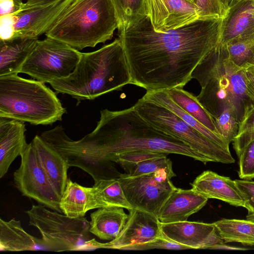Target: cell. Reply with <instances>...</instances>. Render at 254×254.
<instances>
[{
  "label": "cell",
  "mask_w": 254,
  "mask_h": 254,
  "mask_svg": "<svg viewBox=\"0 0 254 254\" xmlns=\"http://www.w3.org/2000/svg\"><path fill=\"white\" fill-rule=\"evenodd\" d=\"M213 223L225 243L237 242L254 246V221L223 218Z\"/></svg>",
  "instance_id": "obj_28"
},
{
  "label": "cell",
  "mask_w": 254,
  "mask_h": 254,
  "mask_svg": "<svg viewBox=\"0 0 254 254\" xmlns=\"http://www.w3.org/2000/svg\"><path fill=\"white\" fill-rule=\"evenodd\" d=\"M25 213L29 225L37 228L48 251L89 250L90 225L86 218H71L41 204H33Z\"/></svg>",
  "instance_id": "obj_8"
},
{
  "label": "cell",
  "mask_w": 254,
  "mask_h": 254,
  "mask_svg": "<svg viewBox=\"0 0 254 254\" xmlns=\"http://www.w3.org/2000/svg\"><path fill=\"white\" fill-rule=\"evenodd\" d=\"M142 14L155 31L162 32L201 19L199 9L190 0H143Z\"/></svg>",
  "instance_id": "obj_12"
},
{
  "label": "cell",
  "mask_w": 254,
  "mask_h": 254,
  "mask_svg": "<svg viewBox=\"0 0 254 254\" xmlns=\"http://www.w3.org/2000/svg\"><path fill=\"white\" fill-rule=\"evenodd\" d=\"M73 143L99 167L111 172L116 171L111 161L115 155L134 150L176 154L204 164L209 162L182 141L154 129L132 107L119 111L101 110L95 128Z\"/></svg>",
  "instance_id": "obj_2"
},
{
  "label": "cell",
  "mask_w": 254,
  "mask_h": 254,
  "mask_svg": "<svg viewBox=\"0 0 254 254\" xmlns=\"http://www.w3.org/2000/svg\"><path fill=\"white\" fill-rule=\"evenodd\" d=\"M113 1L119 19V26L131 21L138 14H142L143 0H113Z\"/></svg>",
  "instance_id": "obj_33"
},
{
  "label": "cell",
  "mask_w": 254,
  "mask_h": 254,
  "mask_svg": "<svg viewBox=\"0 0 254 254\" xmlns=\"http://www.w3.org/2000/svg\"><path fill=\"white\" fill-rule=\"evenodd\" d=\"M175 176L174 172L162 169L139 175L121 174L118 179L132 208L147 212L158 218L162 207L177 189L171 181Z\"/></svg>",
  "instance_id": "obj_10"
},
{
  "label": "cell",
  "mask_w": 254,
  "mask_h": 254,
  "mask_svg": "<svg viewBox=\"0 0 254 254\" xmlns=\"http://www.w3.org/2000/svg\"><path fill=\"white\" fill-rule=\"evenodd\" d=\"M254 33V1L233 0L223 19L221 44Z\"/></svg>",
  "instance_id": "obj_17"
},
{
  "label": "cell",
  "mask_w": 254,
  "mask_h": 254,
  "mask_svg": "<svg viewBox=\"0 0 254 254\" xmlns=\"http://www.w3.org/2000/svg\"><path fill=\"white\" fill-rule=\"evenodd\" d=\"M94 209L119 207L133 208L127 200L118 178L100 180L91 187Z\"/></svg>",
  "instance_id": "obj_25"
},
{
  "label": "cell",
  "mask_w": 254,
  "mask_h": 254,
  "mask_svg": "<svg viewBox=\"0 0 254 254\" xmlns=\"http://www.w3.org/2000/svg\"><path fill=\"white\" fill-rule=\"evenodd\" d=\"M60 207L63 213L71 218H80L93 209L91 187L82 186L68 178L61 197Z\"/></svg>",
  "instance_id": "obj_24"
},
{
  "label": "cell",
  "mask_w": 254,
  "mask_h": 254,
  "mask_svg": "<svg viewBox=\"0 0 254 254\" xmlns=\"http://www.w3.org/2000/svg\"></svg>",
  "instance_id": "obj_47"
},
{
  "label": "cell",
  "mask_w": 254,
  "mask_h": 254,
  "mask_svg": "<svg viewBox=\"0 0 254 254\" xmlns=\"http://www.w3.org/2000/svg\"><path fill=\"white\" fill-rule=\"evenodd\" d=\"M254 140V106H252L239 123L237 135L232 141L237 155L251 141Z\"/></svg>",
  "instance_id": "obj_31"
},
{
  "label": "cell",
  "mask_w": 254,
  "mask_h": 254,
  "mask_svg": "<svg viewBox=\"0 0 254 254\" xmlns=\"http://www.w3.org/2000/svg\"><path fill=\"white\" fill-rule=\"evenodd\" d=\"M144 96L169 109L208 139L224 148L230 150V143L222 136L212 131L184 111L170 98L165 90L146 91Z\"/></svg>",
  "instance_id": "obj_26"
},
{
  "label": "cell",
  "mask_w": 254,
  "mask_h": 254,
  "mask_svg": "<svg viewBox=\"0 0 254 254\" xmlns=\"http://www.w3.org/2000/svg\"><path fill=\"white\" fill-rule=\"evenodd\" d=\"M81 54L64 42L46 37L43 40H37L20 72L45 83H50L69 75Z\"/></svg>",
  "instance_id": "obj_9"
},
{
  "label": "cell",
  "mask_w": 254,
  "mask_h": 254,
  "mask_svg": "<svg viewBox=\"0 0 254 254\" xmlns=\"http://www.w3.org/2000/svg\"><path fill=\"white\" fill-rule=\"evenodd\" d=\"M90 218V233L101 240H112L123 229L128 215L122 207H102L91 213Z\"/></svg>",
  "instance_id": "obj_23"
},
{
  "label": "cell",
  "mask_w": 254,
  "mask_h": 254,
  "mask_svg": "<svg viewBox=\"0 0 254 254\" xmlns=\"http://www.w3.org/2000/svg\"><path fill=\"white\" fill-rule=\"evenodd\" d=\"M119 24L113 0H74L45 34L81 50L111 39Z\"/></svg>",
  "instance_id": "obj_5"
},
{
  "label": "cell",
  "mask_w": 254,
  "mask_h": 254,
  "mask_svg": "<svg viewBox=\"0 0 254 254\" xmlns=\"http://www.w3.org/2000/svg\"><path fill=\"white\" fill-rule=\"evenodd\" d=\"M196 192L205 197L220 200L230 205L246 208L245 199L235 180L211 171H205L190 184Z\"/></svg>",
  "instance_id": "obj_16"
},
{
  "label": "cell",
  "mask_w": 254,
  "mask_h": 254,
  "mask_svg": "<svg viewBox=\"0 0 254 254\" xmlns=\"http://www.w3.org/2000/svg\"><path fill=\"white\" fill-rule=\"evenodd\" d=\"M208 249L210 250H238L244 251L247 250V249L234 247L231 246L227 245L225 243L216 244L213 245L209 247Z\"/></svg>",
  "instance_id": "obj_43"
},
{
  "label": "cell",
  "mask_w": 254,
  "mask_h": 254,
  "mask_svg": "<svg viewBox=\"0 0 254 254\" xmlns=\"http://www.w3.org/2000/svg\"><path fill=\"white\" fill-rule=\"evenodd\" d=\"M123 169L131 176L151 173L162 169L174 172L172 161L167 155L148 159Z\"/></svg>",
  "instance_id": "obj_30"
},
{
  "label": "cell",
  "mask_w": 254,
  "mask_h": 254,
  "mask_svg": "<svg viewBox=\"0 0 254 254\" xmlns=\"http://www.w3.org/2000/svg\"><path fill=\"white\" fill-rule=\"evenodd\" d=\"M227 12L233 0H219Z\"/></svg>",
  "instance_id": "obj_44"
},
{
  "label": "cell",
  "mask_w": 254,
  "mask_h": 254,
  "mask_svg": "<svg viewBox=\"0 0 254 254\" xmlns=\"http://www.w3.org/2000/svg\"><path fill=\"white\" fill-rule=\"evenodd\" d=\"M244 68L246 92L254 103V65H248Z\"/></svg>",
  "instance_id": "obj_40"
},
{
  "label": "cell",
  "mask_w": 254,
  "mask_h": 254,
  "mask_svg": "<svg viewBox=\"0 0 254 254\" xmlns=\"http://www.w3.org/2000/svg\"><path fill=\"white\" fill-rule=\"evenodd\" d=\"M132 108L154 129L182 141L208 162L223 164L235 162L230 150L213 142L162 105L143 96Z\"/></svg>",
  "instance_id": "obj_7"
},
{
  "label": "cell",
  "mask_w": 254,
  "mask_h": 254,
  "mask_svg": "<svg viewBox=\"0 0 254 254\" xmlns=\"http://www.w3.org/2000/svg\"><path fill=\"white\" fill-rule=\"evenodd\" d=\"M252 0L254 1V0Z\"/></svg>",
  "instance_id": "obj_46"
},
{
  "label": "cell",
  "mask_w": 254,
  "mask_h": 254,
  "mask_svg": "<svg viewBox=\"0 0 254 254\" xmlns=\"http://www.w3.org/2000/svg\"><path fill=\"white\" fill-rule=\"evenodd\" d=\"M59 0H27L22 3L25 6H39L52 4Z\"/></svg>",
  "instance_id": "obj_42"
},
{
  "label": "cell",
  "mask_w": 254,
  "mask_h": 254,
  "mask_svg": "<svg viewBox=\"0 0 254 254\" xmlns=\"http://www.w3.org/2000/svg\"><path fill=\"white\" fill-rule=\"evenodd\" d=\"M225 46L229 59L239 67L254 65V33L232 41Z\"/></svg>",
  "instance_id": "obj_29"
},
{
  "label": "cell",
  "mask_w": 254,
  "mask_h": 254,
  "mask_svg": "<svg viewBox=\"0 0 254 254\" xmlns=\"http://www.w3.org/2000/svg\"><path fill=\"white\" fill-rule=\"evenodd\" d=\"M20 0H0V16L12 13L19 8Z\"/></svg>",
  "instance_id": "obj_41"
},
{
  "label": "cell",
  "mask_w": 254,
  "mask_h": 254,
  "mask_svg": "<svg viewBox=\"0 0 254 254\" xmlns=\"http://www.w3.org/2000/svg\"><path fill=\"white\" fill-rule=\"evenodd\" d=\"M191 77L201 86L197 100L213 119L231 109L240 123L254 106L246 92L244 68L230 60L221 43L198 64Z\"/></svg>",
  "instance_id": "obj_4"
},
{
  "label": "cell",
  "mask_w": 254,
  "mask_h": 254,
  "mask_svg": "<svg viewBox=\"0 0 254 254\" xmlns=\"http://www.w3.org/2000/svg\"><path fill=\"white\" fill-rule=\"evenodd\" d=\"M129 211L128 218L120 234L110 242L102 243L93 238L88 241L89 250L110 249L122 250L135 244L150 241L163 234L159 219L136 208Z\"/></svg>",
  "instance_id": "obj_13"
},
{
  "label": "cell",
  "mask_w": 254,
  "mask_h": 254,
  "mask_svg": "<svg viewBox=\"0 0 254 254\" xmlns=\"http://www.w3.org/2000/svg\"><path fill=\"white\" fill-rule=\"evenodd\" d=\"M19 167L13 173L14 184L22 195L60 213L61 196L42 168L31 142L20 156Z\"/></svg>",
  "instance_id": "obj_11"
},
{
  "label": "cell",
  "mask_w": 254,
  "mask_h": 254,
  "mask_svg": "<svg viewBox=\"0 0 254 254\" xmlns=\"http://www.w3.org/2000/svg\"><path fill=\"white\" fill-rule=\"evenodd\" d=\"M41 165L57 192L62 196L66 184L69 168L62 155L40 136L31 141Z\"/></svg>",
  "instance_id": "obj_20"
},
{
  "label": "cell",
  "mask_w": 254,
  "mask_h": 254,
  "mask_svg": "<svg viewBox=\"0 0 254 254\" xmlns=\"http://www.w3.org/2000/svg\"><path fill=\"white\" fill-rule=\"evenodd\" d=\"M38 38L0 40V76L17 74L33 50Z\"/></svg>",
  "instance_id": "obj_22"
},
{
  "label": "cell",
  "mask_w": 254,
  "mask_h": 254,
  "mask_svg": "<svg viewBox=\"0 0 254 254\" xmlns=\"http://www.w3.org/2000/svg\"><path fill=\"white\" fill-rule=\"evenodd\" d=\"M208 198L193 189L177 188L162 207L158 215L160 222L168 223L187 221L207 203Z\"/></svg>",
  "instance_id": "obj_19"
},
{
  "label": "cell",
  "mask_w": 254,
  "mask_h": 254,
  "mask_svg": "<svg viewBox=\"0 0 254 254\" xmlns=\"http://www.w3.org/2000/svg\"><path fill=\"white\" fill-rule=\"evenodd\" d=\"M15 17L13 13L0 16V40H11L14 35Z\"/></svg>",
  "instance_id": "obj_39"
},
{
  "label": "cell",
  "mask_w": 254,
  "mask_h": 254,
  "mask_svg": "<svg viewBox=\"0 0 254 254\" xmlns=\"http://www.w3.org/2000/svg\"><path fill=\"white\" fill-rule=\"evenodd\" d=\"M237 157L240 178L249 180L254 179V140L248 143Z\"/></svg>",
  "instance_id": "obj_36"
},
{
  "label": "cell",
  "mask_w": 254,
  "mask_h": 254,
  "mask_svg": "<svg viewBox=\"0 0 254 254\" xmlns=\"http://www.w3.org/2000/svg\"><path fill=\"white\" fill-rule=\"evenodd\" d=\"M154 249L171 250L191 249L190 247L176 243L168 238L163 234L161 236L150 241L133 244L124 248L122 250L142 251Z\"/></svg>",
  "instance_id": "obj_35"
},
{
  "label": "cell",
  "mask_w": 254,
  "mask_h": 254,
  "mask_svg": "<svg viewBox=\"0 0 254 254\" xmlns=\"http://www.w3.org/2000/svg\"><path fill=\"white\" fill-rule=\"evenodd\" d=\"M24 122L0 117V178L7 173L14 160L21 156L27 143Z\"/></svg>",
  "instance_id": "obj_18"
},
{
  "label": "cell",
  "mask_w": 254,
  "mask_h": 254,
  "mask_svg": "<svg viewBox=\"0 0 254 254\" xmlns=\"http://www.w3.org/2000/svg\"><path fill=\"white\" fill-rule=\"evenodd\" d=\"M0 251L21 252L48 251L42 239L28 234L21 222L14 218L5 221L0 218Z\"/></svg>",
  "instance_id": "obj_21"
},
{
  "label": "cell",
  "mask_w": 254,
  "mask_h": 254,
  "mask_svg": "<svg viewBox=\"0 0 254 254\" xmlns=\"http://www.w3.org/2000/svg\"><path fill=\"white\" fill-rule=\"evenodd\" d=\"M167 154L148 150H134L120 153L115 155L111 162L119 164L123 168L134 165L144 160L162 156Z\"/></svg>",
  "instance_id": "obj_34"
},
{
  "label": "cell",
  "mask_w": 254,
  "mask_h": 254,
  "mask_svg": "<svg viewBox=\"0 0 254 254\" xmlns=\"http://www.w3.org/2000/svg\"><path fill=\"white\" fill-rule=\"evenodd\" d=\"M162 233L168 238L191 249H208L211 246L225 243L215 225L195 221L160 222Z\"/></svg>",
  "instance_id": "obj_15"
},
{
  "label": "cell",
  "mask_w": 254,
  "mask_h": 254,
  "mask_svg": "<svg viewBox=\"0 0 254 254\" xmlns=\"http://www.w3.org/2000/svg\"><path fill=\"white\" fill-rule=\"evenodd\" d=\"M56 93L37 80L17 74L0 76V117L34 125L62 121L66 110Z\"/></svg>",
  "instance_id": "obj_6"
},
{
  "label": "cell",
  "mask_w": 254,
  "mask_h": 254,
  "mask_svg": "<svg viewBox=\"0 0 254 254\" xmlns=\"http://www.w3.org/2000/svg\"><path fill=\"white\" fill-rule=\"evenodd\" d=\"M131 82L129 65L118 38L95 51L82 53L69 75L49 83L56 93L69 95L80 102L120 90Z\"/></svg>",
  "instance_id": "obj_3"
},
{
  "label": "cell",
  "mask_w": 254,
  "mask_h": 254,
  "mask_svg": "<svg viewBox=\"0 0 254 254\" xmlns=\"http://www.w3.org/2000/svg\"><path fill=\"white\" fill-rule=\"evenodd\" d=\"M74 0H59L39 6H25L22 0L18 9L12 13L15 17L14 35L17 38H38L46 32Z\"/></svg>",
  "instance_id": "obj_14"
},
{
  "label": "cell",
  "mask_w": 254,
  "mask_h": 254,
  "mask_svg": "<svg viewBox=\"0 0 254 254\" xmlns=\"http://www.w3.org/2000/svg\"><path fill=\"white\" fill-rule=\"evenodd\" d=\"M214 122L219 133L229 143L232 142L238 133L239 125L235 112L227 109L214 118Z\"/></svg>",
  "instance_id": "obj_32"
},
{
  "label": "cell",
  "mask_w": 254,
  "mask_h": 254,
  "mask_svg": "<svg viewBox=\"0 0 254 254\" xmlns=\"http://www.w3.org/2000/svg\"><path fill=\"white\" fill-rule=\"evenodd\" d=\"M235 181L245 199L248 214H254V181L245 179Z\"/></svg>",
  "instance_id": "obj_38"
},
{
  "label": "cell",
  "mask_w": 254,
  "mask_h": 254,
  "mask_svg": "<svg viewBox=\"0 0 254 254\" xmlns=\"http://www.w3.org/2000/svg\"><path fill=\"white\" fill-rule=\"evenodd\" d=\"M223 18L199 19L167 32L155 31L138 14L120 26L131 84L146 91L183 87L202 59L221 43Z\"/></svg>",
  "instance_id": "obj_1"
},
{
  "label": "cell",
  "mask_w": 254,
  "mask_h": 254,
  "mask_svg": "<svg viewBox=\"0 0 254 254\" xmlns=\"http://www.w3.org/2000/svg\"><path fill=\"white\" fill-rule=\"evenodd\" d=\"M200 11L201 19L224 18L226 12L219 0H191Z\"/></svg>",
  "instance_id": "obj_37"
},
{
  "label": "cell",
  "mask_w": 254,
  "mask_h": 254,
  "mask_svg": "<svg viewBox=\"0 0 254 254\" xmlns=\"http://www.w3.org/2000/svg\"><path fill=\"white\" fill-rule=\"evenodd\" d=\"M165 90L170 98L184 111L212 131L220 134L213 118L199 103L196 96L181 88Z\"/></svg>",
  "instance_id": "obj_27"
},
{
  "label": "cell",
  "mask_w": 254,
  "mask_h": 254,
  "mask_svg": "<svg viewBox=\"0 0 254 254\" xmlns=\"http://www.w3.org/2000/svg\"><path fill=\"white\" fill-rule=\"evenodd\" d=\"M246 219L254 221V214H248L246 216Z\"/></svg>",
  "instance_id": "obj_45"
}]
</instances>
